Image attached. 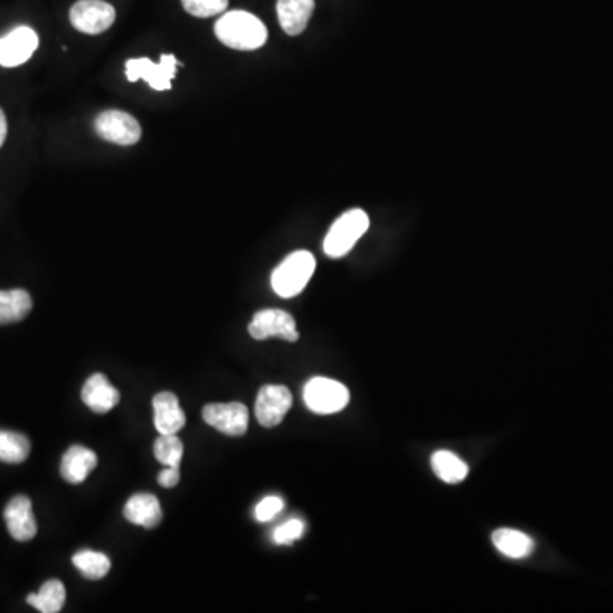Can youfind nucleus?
<instances>
[{"instance_id": "obj_17", "label": "nucleus", "mask_w": 613, "mask_h": 613, "mask_svg": "<svg viewBox=\"0 0 613 613\" xmlns=\"http://www.w3.org/2000/svg\"><path fill=\"white\" fill-rule=\"evenodd\" d=\"M123 515L128 522L144 528H155L162 522V508L154 494L138 493L128 499Z\"/></svg>"}, {"instance_id": "obj_4", "label": "nucleus", "mask_w": 613, "mask_h": 613, "mask_svg": "<svg viewBox=\"0 0 613 613\" xmlns=\"http://www.w3.org/2000/svg\"><path fill=\"white\" fill-rule=\"evenodd\" d=\"M304 401L312 413L327 416L339 413L348 406L350 392L341 382L326 377H314L305 384Z\"/></svg>"}, {"instance_id": "obj_10", "label": "nucleus", "mask_w": 613, "mask_h": 613, "mask_svg": "<svg viewBox=\"0 0 613 613\" xmlns=\"http://www.w3.org/2000/svg\"><path fill=\"white\" fill-rule=\"evenodd\" d=\"M249 334L258 341L270 338H281L290 343L298 341L295 319L285 310H259L249 324Z\"/></svg>"}, {"instance_id": "obj_14", "label": "nucleus", "mask_w": 613, "mask_h": 613, "mask_svg": "<svg viewBox=\"0 0 613 613\" xmlns=\"http://www.w3.org/2000/svg\"><path fill=\"white\" fill-rule=\"evenodd\" d=\"M154 423L159 435H178L186 423V414L172 392H161L154 397Z\"/></svg>"}, {"instance_id": "obj_8", "label": "nucleus", "mask_w": 613, "mask_h": 613, "mask_svg": "<svg viewBox=\"0 0 613 613\" xmlns=\"http://www.w3.org/2000/svg\"><path fill=\"white\" fill-rule=\"evenodd\" d=\"M40 46V38L29 26H18L0 38V67L14 69L26 64Z\"/></svg>"}, {"instance_id": "obj_13", "label": "nucleus", "mask_w": 613, "mask_h": 613, "mask_svg": "<svg viewBox=\"0 0 613 613\" xmlns=\"http://www.w3.org/2000/svg\"><path fill=\"white\" fill-rule=\"evenodd\" d=\"M82 401L96 414H106L118 406L120 392L115 385H111L103 373H94L82 389Z\"/></svg>"}, {"instance_id": "obj_7", "label": "nucleus", "mask_w": 613, "mask_h": 613, "mask_svg": "<svg viewBox=\"0 0 613 613\" xmlns=\"http://www.w3.org/2000/svg\"><path fill=\"white\" fill-rule=\"evenodd\" d=\"M94 130L99 137L116 145H135L142 137V127L135 116L120 109L103 111L94 121Z\"/></svg>"}, {"instance_id": "obj_23", "label": "nucleus", "mask_w": 613, "mask_h": 613, "mask_svg": "<svg viewBox=\"0 0 613 613\" xmlns=\"http://www.w3.org/2000/svg\"><path fill=\"white\" fill-rule=\"evenodd\" d=\"M75 568L87 579H103L111 569V561L103 552L96 550H79L72 557Z\"/></svg>"}, {"instance_id": "obj_1", "label": "nucleus", "mask_w": 613, "mask_h": 613, "mask_svg": "<svg viewBox=\"0 0 613 613\" xmlns=\"http://www.w3.org/2000/svg\"><path fill=\"white\" fill-rule=\"evenodd\" d=\"M215 35L225 46L239 52H253L268 40L263 21L247 11L225 12L215 24Z\"/></svg>"}, {"instance_id": "obj_28", "label": "nucleus", "mask_w": 613, "mask_h": 613, "mask_svg": "<svg viewBox=\"0 0 613 613\" xmlns=\"http://www.w3.org/2000/svg\"><path fill=\"white\" fill-rule=\"evenodd\" d=\"M157 479H159V484L167 489L176 486L179 482V467H166Z\"/></svg>"}, {"instance_id": "obj_18", "label": "nucleus", "mask_w": 613, "mask_h": 613, "mask_svg": "<svg viewBox=\"0 0 613 613\" xmlns=\"http://www.w3.org/2000/svg\"><path fill=\"white\" fill-rule=\"evenodd\" d=\"M33 309V300L26 290H0V324L23 321Z\"/></svg>"}, {"instance_id": "obj_25", "label": "nucleus", "mask_w": 613, "mask_h": 613, "mask_svg": "<svg viewBox=\"0 0 613 613\" xmlns=\"http://www.w3.org/2000/svg\"><path fill=\"white\" fill-rule=\"evenodd\" d=\"M181 4L195 18H213L227 11L229 0H181Z\"/></svg>"}, {"instance_id": "obj_21", "label": "nucleus", "mask_w": 613, "mask_h": 613, "mask_svg": "<svg viewBox=\"0 0 613 613\" xmlns=\"http://www.w3.org/2000/svg\"><path fill=\"white\" fill-rule=\"evenodd\" d=\"M431 467L436 476L447 484H459L469 476V465L465 464L464 460H460L455 453L447 452V450L433 453Z\"/></svg>"}, {"instance_id": "obj_20", "label": "nucleus", "mask_w": 613, "mask_h": 613, "mask_svg": "<svg viewBox=\"0 0 613 613\" xmlns=\"http://www.w3.org/2000/svg\"><path fill=\"white\" fill-rule=\"evenodd\" d=\"M65 598H67V593H65L64 583L58 579H50L41 586L38 593H31L26 598V602L31 607H35L38 612L57 613L64 607Z\"/></svg>"}, {"instance_id": "obj_6", "label": "nucleus", "mask_w": 613, "mask_h": 613, "mask_svg": "<svg viewBox=\"0 0 613 613\" xmlns=\"http://www.w3.org/2000/svg\"><path fill=\"white\" fill-rule=\"evenodd\" d=\"M178 65L176 55H162L159 64H154L149 58H130L125 70L130 82L144 79L155 91H169L172 79L176 77Z\"/></svg>"}, {"instance_id": "obj_24", "label": "nucleus", "mask_w": 613, "mask_h": 613, "mask_svg": "<svg viewBox=\"0 0 613 613\" xmlns=\"http://www.w3.org/2000/svg\"><path fill=\"white\" fill-rule=\"evenodd\" d=\"M184 445L178 435H161L155 440L154 455L166 467H179L183 460Z\"/></svg>"}, {"instance_id": "obj_2", "label": "nucleus", "mask_w": 613, "mask_h": 613, "mask_svg": "<svg viewBox=\"0 0 613 613\" xmlns=\"http://www.w3.org/2000/svg\"><path fill=\"white\" fill-rule=\"evenodd\" d=\"M316 271V258L309 251H295L283 259L271 275V287L281 298L297 297L304 292Z\"/></svg>"}, {"instance_id": "obj_19", "label": "nucleus", "mask_w": 613, "mask_h": 613, "mask_svg": "<svg viewBox=\"0 0 613 613\" xmlns=\"http://www.w3.org/2000/svg\"><path fill=\"white\" fill-rule=\"evenodd\" d=\"M493 544L503 556L510 559H525L533 552V540L527 533L511 530V528H501L493 533Z\"/></svg>"}, {"instance_id": "obj_9", "label": "nucleus", "mask_w": 613, "mask_h": 613, "mask_svg": "<svg viewBox=\"0 0 613 613\" xmlns=\"http://www.w3.org/2000/svg\"><path fill=\"white\" fill-rule=\"evenodd\" d=\"M292 392L285 385H264L256 397V418L264 428H275L292 409Z\"/></svg>"}, {"instance_id": "obj_22", "label": "nucleus", "mask_w": 613, "mask_h": 613, "mask_svg": "<svg viewBox=\"0 0 613 613\" xmlns=\"http://www.w3.org/2000/svg\"><path fill=\"white\" fill-rule=\"evenodd\" d=\"M31 452L28 436L16 431L0 430V460L6 464H23Z\"/></svg>"}, {"instance_id": "obj_26", "label": "nucleus", "mask_w": 613, "mask_h": 613, "mask_svg": "<svg viewBox=\"0 0 613 613\" xmlns=\"http://www.w3.org/2000/svg\"><path fill=\"white\" fill-rule=\"evenodd\" d=\"M305 532V523L302 520H288L287 523H283L280 527L276 528L273 533V540L278 545H292L293 542H297Z\"/></svg>"}, {"instance_id": "obj_11", "label": "nucleus", "mask_w": 613, "mask_h": 613, "mask_svg": "<svg viewBox=\"0 0 613 613\" xmlns=\"http://www.w3.org/2000/svg\"><path fill=\"white\" fill-rule=\"evenodd\" d=\"M203 419L224 435L242 436L249 426V411L242 402L207 404L203 407Z\"/></svg>"}, {"instance_id": "obj_27", "label": "nucleus", "mask_w": 613, "mask_h": 613, "mask_svg": "<svg viewBox=\"0 0 613 613\" xmlns=\"http://www.w3.org/2000/svg\"><path fill=\"white\" fill-rule=\"evenodd\" d=\"M283 508H285V501H283L280 496H266V498L256 506L254 516H256L258 522H271L273 518L280 515Z\"/></svg>"}, {"instance_id": "obj_12", "label": "nucleus", "mask_w": 613, "mask_h": 613, "mask_svg": "<svg viewBox=\"0 0 613 613\" xmlns=\"http://www.w3.org/2000/svg\"><path fill=\"white\" fill-rule=\"evenodd\" d=\"M6 518L7 530L11 533V537L18 542H28L35 539L38 533V525L36 518L33 515V503L28 496H16L9 501L4 511Z\"/></svg>"}, {"instance_id": "obj_29", "label": "nucleus", "mask_w": 613, "mask_h": 613, "mask_svg": "<svg viewBox=\"0 0 613 613\" xmlns=\"http://www.w3.org/2000/svg\"><path fill=\"white\" fill-rule=\"evenodd\" d=\"M7 137V120L6 115H4V111L0 109V147L4 145Z\"/></svg>"}, {"instance_id": "obj_5", "label": "nucleus", "mask_w": 613, "mask_h": 613, "mask_svg": "<svg viewBox=\"0 0 613 613\" xmlns=\"http://www.w3.org/2000/svg\"><path fill=\"white\" fill-rule=\"evenodd\" d=\"M70 24L84 35H101L116 21V9L104 0H77L70 9Z\"/></svg>"}, {"instance_id": "obj_15", "label": "nucleus", "mask_w": 613, "mask_h": 613, "mask_svg": "<svg viewBox=\"0 0 613 613\" xmlns=\"http://www.w3.org/2000/svg\"><path fill=\"white\" fill-rule=\"evenodd\" d=\"M316 9L314 0H278L276 14L280 26L287 35L298 36L304 33Z\"/></svg>"}, {"instance_id": "obj_16", "label": "nucleus", "mask_w": 613, "mask_h": 613, "mask_svg": "<svg viewBox=\"0 0 613 613\" xmlns=\"http://www.w3.org/2000/svg\"><path fill=\"white\" fill-rule=\"evenodd\" d=\"M96 465H98L96 453L82 445H74L65 452L60 465V474L70 484H81L86 481L92 470L96 469Z\"/></svg>"}, {"instance_id": "obj_3", "label": "nucleus", "mask_w": 613, "mask_h": 613, "mask_svg": "<svg viewBox=\"0 0 613 613\" xmlns=\"http://www.w3.org/2000/svg\"><path fill=\"white\" fill-rule=\"evenodd\" d=\"M368 227H370V218L367 213L361 208L348 210L331 225V229L327 232L326 239H324V253L329 258H344L367 232Z\"/></svg>"}]
</instances>
